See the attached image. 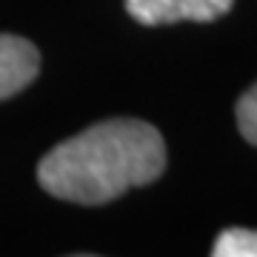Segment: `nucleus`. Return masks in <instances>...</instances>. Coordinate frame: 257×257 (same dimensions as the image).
Instances as JSON below:
<instances>
[{
  "instance_id": "nucleus-5",
  "label": "nucleus",
  "mask_w": 257,
  "mask_h": 257,
  "mask_svg": "<svg viewBox=\"0 0 257 257\" xmlns=\"http://www.w3.org/2000/svg\"><path fill=\"white\" fill-rule=\"evenodd\" d=\"M237 126H240V135L257 146V83L248 86L246 94L237 100Z\"/></svg>"
},
{
  "instance_id": "nucleus-2",
  "label": "nucleus",
  "mask_w": 257,
  "mask_h": 257,
  "mask_svg": "<svg viewBox=\"0 0 257 257\" xmlns=\"http://www.w3.org/2000/svg\"><path fill=\"white\" fill-rule=\"evenodd\" d=\"M234 0H126V12L143 26L169 23H211L231 9Z\"/></svg>"
},
{
  "instance_id": "nucleus-1",
  "label": "nucleus",
  "mask_w": 257,
  "mask_h": 257,
  "mask_svg": "<svg viewBox=\"0 0 257 257\" xmlns=\"http://www.w3.org/2000/svg\"><path fill=\"white\" fill-rule=\"evenodd\" d=\"M163 169L160 132L143 120L117 117L94 123L43 155L37 180L57 200L100 206L128 189L155 183Z\"/></svg>"
},
{
  "instance_id": "nucleus-4",
  "label": "nucleus",
  "mask_w": 257,
  "mask_h": 257,
  "mask_svg": "<svg viewBox=\"0 0 257 257\" xmlns=\"http://www.w3.org/2000/svg\"><path fill=\"white\" fill-rule=\"evenodd\" d=\"M214 257H257V231L226 229L211 246Z\"/></svg>"
},
{
  "instance_id": "nucleus-3",
  "label": "nucleus",
  "mask_w": 257,
  "mask_h": 257,
  "mask_svg": "<svg viewBox=\"0 0 257 257\" xmlns=\"http://www.w3.org/2000/svg\"><path fill=\"white\" fill-rule=\"evenodd\" d=\"M40 72V55L26 37L0 35V100L23 92Z\"/></svg>"
}]
</instances>
